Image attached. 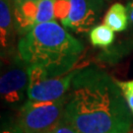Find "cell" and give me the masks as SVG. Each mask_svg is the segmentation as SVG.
Listing matches in <instances>:
<instances>
[{"label":"cell","instance_id":"obj_1","mask_svg":"<svg viewBox=\"0 0 133 133\" xmlns=\"http://www.w3.org/2000/svg\"><path fill=\"white\" fill-rule=\"evenodd\" d=\"M65 116L78 133H128L133 114L116 81L97 67L78 69Z\"/></svg>","mask_w":133,"mask_h":133},{"label":"cell","instance_id":"obj_2","mask_svg":"<svg viewBox=\"0 0 133 133\" xmlns=\"http://www.w3.org/2000/svg\"><path fill=\"white\" fill-rule=\"evenodd\" d=\"M17 48L18 55L29 67L32 84L74 70L84 45L53 20L35 26L22 36Z\"/></svg>","mask_w":133,"mask_h":133},{"label":"cell","instance_id":"obj_3","mask_svg":"<svg viewBox=\"0 0 133 133\" xmlns=\"http://www.w3.org/2000/svg\"><path fill=\"white\" fill-rule=\"evenodd\" d=\"M67 95L56 101L35 102L28 100L25 102L20 110L18 122L23 132H50L64 115Z\"/></svg>","mask_w":133,"mask_h":133},{"label":"cell","instance_id":"obj_4","mask_svg":"<svg viewBox=\"0 0 133 133\" xmlns=\"http://www.w3.org/2000/svg\"><path fill=\"white\" fill-rule=\"evenodd\" d=\"M104 0H55V19L77 34L90 32L104 9Z\"/></svg>","mask_w":133,"mask_h":133},{"label":"cell","instance_id":"obj_5","mask_svg":"<svg viewBox=\"0 0 133 133\" xmlns=\"http://www.w3.org/2000/svg\"><path fill=\"white\" fill-rule=\"evenodd\" d=\"M30 75L29 67L18 55L1 74L0 93L2 99L11 105L22 103L27 97Z\"/></svg>","mask_w":133,"mask_h":133},{"label":"cell","instance_id":"obj_6","mask_svg":"<svg viewBox=\"0 0 133 133\" xmlns=\"http://www.w3.org/2000/svg\"><path fill=\"white\" fill-rule=\"evenodd\" d=\"M78 69L62 76L48 78L30 84L27 98L35 102H48L61 99L69 93Z\"/></svg>","mask_w":133,"mask_h":133},{"label":"cell","instance_id":"obj_7","mask_svg":"<svg viewBox=\"0 0 133 133\" xmlns=\"http://www.w3.org/2000/svg\"><path fill=\"white\" fill-rule=\"evenodd\" d=\"M15 29L14 5L12 0H0V38L2 50L9 48L12 44Z\"/></svg>","mask_w":133,"mask_h":133},{"label":"cell","instance_id":"obj_8","mask_svg":"<svg viewBox=\"0 0 133 133\" xmlns=\"http://www.w3.org/2000/svg\"><path fill=\"white\" fill-rule=\"evenodd\" d=\"M129 16L127 7L120 3H114L109 8L105 18L104 24L108 25L114 32H122L128 27Z\"/></svg>","mask_w":133,"mask_h":133},{"label":"cell","instance_id":"obj_9","mask_svg":"<svg viewBox=\"0 0 133 133\" xmlns=\"http://www.w3.org/2000/svg\"><path fill=\"white\" fill-rule=\"evenodd\" d=\"M89 39L96 48H109L115 39L114 31L108 25H96L89 32Z\"/></svg>","mask_w":133,"mask_h":133},{"label":"cell","instance_id":"obj_10","mask_svg":"<svg viewBox=\"0 0 133 133\" xmlns=\"http://www.w3.org/2000/svg\"><path fill=\"white\" fill-rule=\"evenodd\" d=\"M54 19H55V0H38L36 24L38 25L42 23H46L53 21Z\"/></svg>","mask_w":133,"mask_h":133},{"label":"cell","instance_id":"obj_11","mask_svg":"<svg viewBox=\"0 0 133 133\" xmlns=\"http://www.w3.org/2000/svg\"><path fill=\"white\" fill-rule=\"evenodd\" d=\"M120 90L122 92L125 102L128 105L129 109L133 114V80L128 81H118L115 80Z\"/></svg>","mask_w":133,"mask_h":133},{"label":"cell","instance_id":"obj_12","mask_svg":"<svg viewBox=\"0 0 133 133\" xmlns=\"http://www.w3.org/2000/svg\"><path fill=\"white\" fill-rule=\"evenodd\" d=\"M50 133H78L73 124L68 120L65 114L58 121V123L52 128Z\"/></svg>","mask_w":133,"mask_h":133},{"label":"cell","instance_id":"obj_13","mask_svg":"<svg viewBox=\"0 0 133 133\" xmlns=\"http://www.w3.org/2000/svg\"><path fill=\"white\" fill-rule=\"evenodd\" d=\"M1 133H24L22 128L20 127V125L18 123L17 124H13L11 126H8V127H5Z\"/></svg>","mask_w":133,"mask_h":133},{"label":"cell","instance_id":"obj_14","mask_svg":"<svg viewBox=\"0 0 133 133\" xmlns=\"http://www.w3.org/2000/svg\"><path fill=\"white\" fill-rule=\"evenodd\" d=\"M127 11H128V16H129V23L131 24L133 27V0L129 1L127 4Z\"/></svg>","mask_w":133,"mask_h":133},{"label":"cell","instance_id":"obj_15","mask_svg":"<svg viewBox=\"0 0 133 133\" xmlns=\"http://www.w3.org/2000/svg\"><path fill=\"white\" fill-rule=\"evenodd\" d=\"M28 1H38V0H12V2H13V4L14 5L22 4V3L28 2Z\"/></svg>","mask_w":133,"mask_h":133},{"label":"cell","instance_id":"obj_16","mask_svg":"<svg viewBox=\"0 0 133 133\" xmlns=\"http://www.w3.org/2000/svg\"><path fill=\"white\" fill-rule=\"evenodd\" d=\"M48 133H50V132H48Z\"/></svg>","mask_w":133,"mask_h":133},{"label":"cell","instance_id":"obj_17","mask_svg":"<svg viewBox=\"0 0 133 133\" xmlns=\"http://www.w3.org/2000/svg\"><path fill=\"white\" fill-rule=\"evenodd\" d=\"M108 1H109V0H108Z\"/></svg>","mask_w":133,"mask_h":133}]
</instances>
